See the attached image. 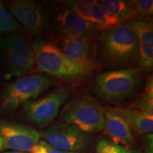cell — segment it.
Wrapping results in <instances>:
<instances>
[{"label":"cell","instance_id":"ba28073f","mask_svg":"<svg viewBox=\"0 0 153 153\" xmlns=\"http://www.w3.org/2000/svg\"><path fill=\"white\" fill-rule=\"evenodd\" d=\"M46 15L55 37L94 38L101 32L95 24L87 22L73 10L62 5L50 7Z\"/></svg>","mask_w":153,"mask_h":153},{"label":"cell","instance_id":"6da1fadb","mask_svg":"<svg viewBox=\"0 0 153 153\" xmlns=\"http://www.w3.org/2000/svg\"><path fill=\"white\" fill-rule=\"evenodd\" d=\"M138 61L136 35L130 23L101 31L97 43V65L109 70L133 68Z\"/></svg>","mask_w":153,"mask_h":153},{"label":"cell","instance_id":"8fae6325","mask_svg":"<svg viewBox=\"0 0 153 153\" xmlns=\"http://www.w3.org/2000/svg\"><path fill=\"white\" fill-rule=\"evenodd\" d=\"M55 44L68 60L92 73L97 65V43L94 38L56 37Z\"/></svg>","mask_w":153,"mask_h":153},{"label":"cell","instance_id":"d4e9b609","mask_svg":"<svg viewBox=\"0 0 153 153\" xmlns=\"http://www.w3.org/2000/svg\"><path fill=\"white\" fill-rule=\"evenodd\" d=\"M0 153H28L25 152H19V151H7V152H3Z\"/></svg>","mask_w":153,"mask_h":153},{"label":"cell","instance_id":"3957f363","mask_svg":"<svg viewBox=\"0 0 153 153\" xmlns=\"http://www.w3.org/2000/svg\"><path fill=\"white\" fill-rule=\"evenodd\" d=\"M32 45L36 68L44 74L66 81L79 80L90 74L82 66L68 60L54 42L38 38Z\"/></svg>","mask_w":153,"mask_h":153},{"label":"cell","instance_id":"603a6c76","mask_svg":"<svg viewBox=\"0 0 153 153\" xmlns=\"http://www.w3.org/2000/svg\"><path fill=\"white\" fill-rule=\"evenodd\" d=\"M45 141V140H44ZM45 153H78V152H67V151H63L58 150V149L53 148L52 146L48 144L45 141Z\"/></svg>","mask_w":153,"mask_h":153},{"label":"cell","instance_id":"44dd1931","mask_svg":"<svg viewBox=\"0 0 153 153\" xmlns=\"http://www.w3.org/2000/svg\"><path fill=\"white\" fill-rule=\"evenodd\" d=\"M133 2L136 11L137 20L148 21L153 14L152 0H135Z\"/></svg>","mask_w":153,"mask_h":153},{"label":"cell","instance_id":"7c38bea8","mask_svg":"<svg viewBox=\"0 0 153 153\" xmlns=\"http://www.w3.org/2000/svg\"><path fill=\"white\" fill-rule=\"evenodd\" d=\"M0 135L5 150L30 152L40 141L41 134L31 126L0 120Z\"/></svg>","mask_w":153,"mask_h":153},{"label":"cell","instance_id":"277c9868","mask_svg":"<svg viewBox=\"0 0 153 153\" xmlns=\"http://www.w3.org/2000/svg\"><path fill=\"white\" fill-rule=\"evenodd\" d=\"M57 84V79L44 74H32L19 77L4 89L0 97V114H11Z\"/></svg>","mask_w":153,"mask_h":153},{"label":"cell","instance_id":"ac0fdd59","mask_svg":"<svg viewBox=\"0 0 153 153\" xmlns=\"http://www.w3.org/2000/svg\"><path fill=\"white\" fill-rule=\"evenodd\" d=\"M131 108L153 115V77L152 74L147 80L143 92L135 99Z\"/></svg>","mask_w":153,"mask_h":153},{"label":"cell","instance_id":"5b68a950","mask_svg":"<svg viewBox=\"0 0 153 153\" xmlns=\"http://www.w3.org/2000/svg\"><path fill=\"white\" fill-rule=\"evenodd\" d=\"M60 116L62 123L76 126L87 133L103 131L106 109L89 94L82 93L62 107Z\"/></svg>","mask_w":153,"mask_h":153},{"label":"cell","instance_id":"e0dca14e","mask_svg":"<svg viewBox=\"0 0 153 153\" xmlns=\"http://www.w3.org/2000/svg\"><path fill=\"white\" fill-rule=\"evenodd\" d=\"M100 3L108 15L119 24H126L136 20V11L133 1L102 0Z\"/></svg>","mask_w":153,"mask_h":153},{"label":"cell","instance_id":"9a60e30c","mask_svg":"<svg viewBox=\"0 0 153 153\" xmlns=\"http://www.w3.org/2000/svg\"><path fill=\"white\" fill-rule=\"evenodd\" d=\"M103 130L108 138L116 144L127 149L133 146L135 141L133 131L125 119L112 108L106 110Z\"/></svg>","mask_w":153,"mask_h":153},{"label":"cell","instance_id":"4fadbf2b","mask_svg":"<svg viewBox=\"0 0 153 153\" xmlns=\"http://www.w3.org/2000/svg\"><path fill=\"white\" fill-rule=\"evenodd\" d=\"M59 4L73 10L82 18L98 26L101 31L120 24L108 15L99 1H60Z\"/></svg>","mask_w":153,"mask_h":153},{"label":"cell","instance_id":"cb8c5ba5","mask_svg":"<svg viewBox=\"0 0 153 153\" xmlns=\"http://www.w3.org/2000/svg\"><path fill=\"white\" fill-rule=\"evenodd\" d=\"M4 150L5 148H4V140L2 137H1V135H0V152H1V151Z\"/></svg>","mask_w":153,"mask_h":153},{"label":"cell","instance_id":"9c48e42d","mask_svg":"<svg viewBox=\"0 0 153 153\" xmlns=\"http://www.w3.org/2000/svg\"><path fill=\"white\" fill-rule=\"evenodd\" d=\"M41 136L53 148L78 153L89 152L93 141L90 134L62 122L50 126L43 131Z\"/></svg>","mask_w":153,"mask_h":153},{"label":"cell","instance_id":"8992f818","mask_svg":"<svg viewBox=\"0 0 153 153\" xmlns=\"http://www.w3.org/2000/svg\"><path fill=\"white\" fill-rule=\"evenodd\" d=\"M0 63L6 77L27 75L36 67L32 43L21 33L0 36Z\"/></svg>","mask_w":153,"mask_h":153},{"label":"cell","instance_id":"30bf717a","mask_svg":"<svg viewBox=\"0 0 153 153\" xmlns=\"http://www.w3.org/2000/svg\"><path fill=\"white\" fill-rule=\"evenodd\" d=\"M3 4L14 19L33 35L41 37L51 31L47 15L35 1L14 0L6 1Z\"/></svg>","mask_w":153,"mask_h":153},{"label":"cell","instance_id":"ffe728a7","mask_svg":"<svg viewBox=\"0 0 153 153\" xmlns=\"http://www.w3.org/2000/svg\"><path fill=\"white\" fill-rule=\"evenodd\" d=\"M95 153H135L134 151L118 145L108 137L99 139L96 145Z\"/></svg>","mask_w":153,"mask_h":153},{"label":"cell","instance_id":"d6986e66","mask_svg":"<svg viewBox=\"0 0 153 153\" xmlns=\"http://www.w3.org/2000/svg\"><path fill=\"white\" fill-rule=\"evenodd\" d=\"M23 30L22 26L14 17L5 8L0 1V36L12 33H20Z\"/></svg>","mask_w":153,"mask_h":153},{"label":"cell","instance_id":"7a4b0ae2","mask_svg":"<svg viewBox=\"0 0 153 153\" xmlns=\"http://www.w3.org/2000/svg\"><path fill=\"white\" fill-rule=\"evenodd\" d=\"M142 84V74L138 68L108 70L97 76L92 91L104 103L118 104L135 94Z\"/></svg>","mask_w":153,"mask_h":153},{"label":"cell","instance_id":"2e32d148","mask_svg":"<svg viewBox=\"0 0 153 153\" xmlns=\"http://www.w3.org/2000/svg\"><path fill=\"white\" fill-rule=\"evenodd\" d=\"M112 109L125 119L132 131L139 135L152 133L153 115L131 108H112Z\"/></svg>","mask_w":153,"mask_h":153},{"label":"cell","instance_id":"52a82bcc","mask_svg":"<svg viewBox=\"0 0 153 153\" xmlns=\"http://www.w3.org/2000/svg\"><path fill=\"white\" fill-rule=\"evenodd\" d=\"M73 88L62 85L43 97L29 101L24 105V117L38 127L45 128L55 120L61 109L71 99Z\"/></svg>","mask_w":153,"mask_h":153},{"label":"cell","instance_id":"7402d4cb","mask_svg":"<svg viewBox=\"0 0 153 153\" xmlns=\"http://www.w3.org/2000/svg\"><path fill=\"white\" fill-rule=\"evenodd\" d=\"M143 149L145 153H153V135L152 133L145 134L143 137Z\"/></svg>","mask_w":153,"mask_h":153},{"label":"cell","instance_id":"5bb4252c","mask_svg":"<svg viewBox=\"0 0 153 153\" xmlns=\"http://www.w3.org/2000/svg\"><path fill=\"white\" fill-rule=\"evenodd\" d=\"M137 40L139 70L150 74L153 68V26L150 21L134 20L130 22Z\"/></svg>","mask_w":153,"mask_h":153}]
</instances>
